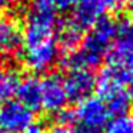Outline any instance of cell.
Wrapping results in <instances>:
<instances>
[{
	"label": "cell",
	"instance_id": "5bb4252c",
	"mask_svg": "<svg viewBox=\"0 0 133 133\" xmlns=\"http://www.w3.org/2000/svg\"><path fill=\"white\" fill-rule=\"evenodd\" d=\"M104 133H133V115L123 113L115 116L110 122H107Z\"/></svg>",
	"mask_w": 133,
	"mask_h": 133
},
{
	"label": "cell",
	"instance_id": "52a82bcc",
	"mask_svg": "<svg viewBox=\"0 0 133 133\" xmlns=\"http://www.w3.org/2000/svg\"><path fill=\"white\" fill-rule=\"evenodd\" d=\"M40 109L53 115L63 112L69 102L63 86V79L57 75H47L40 79Z\"/></svg>",
	"mask_w": 133,
	"mask_h": 133
},
{
	"label": "cell",
	"instance_id": "8992f818",
	"mask_svg": "<svg viewBox=\"0 0 133 133\" xmlns=\"http://www.w3.org/2000/svg\"><path fill=\"white\" fill-rule=\"evenodd\" d=\"M73 113V120H77L80 127L87 129H103L107 124L110 112L104 102L99 97H90L79 102Z\"/></svg>",
	"mask_w": 133,
	"mask_h": 133
},
{
	"label": "cell",
	"instance_id": "7402d4cb",
	"mask_svg": "<svg viewBox=\"0 0 133 133\" xmlns=\"http://www.w3.org/2000/svg\"><path fill=\"white\" fill-rule=\"evenodd\" d=\"M0 133H4V132H2V130H0Z\"/></svg>",
	"mask_w": 133,
	"mask_h": 133
},
{
	"label": "cell",
	"instance_id": "5b68a950",
	"mask_svg": "<svg viewBox=\"0 0 133 133\" xmlns=\"http://www.w3.org/2000/svg\"><path fill=\"white\" fill-rule=\"evenodd\" d=\"M35 123L33 110L17 100H9L0 106V130L4 133H24Z\"/></svg>",
	"mask_w": 133,
	"mask_h": 133
},
{
	"label": "cell",
	"instance_id": "9a60e30c",
	"mask_svg": "<svg viewBox=\"0 0 133 133\" xmlns=\"http://www.w3.org/2000/svg\"><path fill=\"white\" fill-rule=\"evenodd\" d=\"M124 70V82H126V90L129 95L130 103H133V57L123 67Z\"/></svg>",
	"mask_w": 133,
	"mask_h": 133
},
{
	"label": "cell",
	"instance_id": "ac0fdd59",
	"mask_svg": "<svg viewBox=\"0 0 133 133\" xmlns=\"http://www.w3.org/2000/svg\"><path fill=\"white\" fill-rule=\"evenodd\" d=\"M24 133H47V132H46V129H44L43 126H40V124H35V123H33L32 126H30V127H29V129H27Z\"/></svg>",
	"mask_w": 133,
	"mask_h": 133
},
{
	"label": "cell",
	"instance_id": "7c38bea8",
	"mask_svg": "<svg viewBox=\"0 0 133 133\" xmlns=\"http://www.w3.org/2000/svg\"><path fill=\"white\" fill-rule=\"evenodd\" d=\"M57 37H56V43H57L59 52H64L67 53L75 52L79 46H80V42L83 39L82 36V30L79 29L76 24H73L72 22H64L60 26H57Z\"/></svg>",
	"mask_w": 133,
	"mask_h": 133
},
{
	"label": "cell",
	"instance_id": "9c48e42d",
	"mask_svg": "<svg viewBox=\"0 0 133 133\" xmlns=\"http://www.w3.org/2000/svg\"><path fill=\"white\" fill-rule=\"evenodd\" d=\"M96 77L92 70H69L66 77L63 79V86L69 100L82 102L90 97L92 92L95 90Z\"/></svg>",
	"mask_w": 133,
	"mask_h": 133
},
{
	"label": "cell",
	"instance_id": "3957f363",
	"mask_svg": "<svg viewBox=\"0 0 133 133\" xmlns=\"http://www.w3.org/2000/svg\"><path fill=\"white\" fill-rule=\"evenodd\" d=\"M95 89L97 90L99 99L104 102L110 113L116 116L127 113L130 99L126 90L123 67L107 63L96 77Z\"/></svg>",
	"mask_w": 133,
	"mask_h": 133
},
{
	"label": "cell",
	"instance_id": "8fae6325",
	"mask_svg": "<svg viewBox=\"0 0 133 133\" xmlns=\"http://www.w3.org/2000/svg\"><path fill=\"white\" fill-rule=\"evenodd\" d=\"M15 95L17 96V102L29 107L30 110H40V79L32 75L19 79Z\"/></svg>",
	"mask_w": 133,
	"mask_h": 133
},
{
	"label": "cell",
	"instance_id": "e0dca14e",
	"mask_svg": "<svg viewBox=\"0 0 133 133\" xmlns=\"http://www.w3.org/2000/svg\"><path fill=\"white\" fill-rule=\"evenodd\" d=\"M49 133H77L75 127H72L69 123H56L55 126L50 129Z\"/></svg>",
	"mask_w": 133,
	"mask_h": 133
},
{
	"label": "cell",
	"instance_id": "7a4b0ae2",
	"mask_svg": "<svg viewBox=\"0 0 133 133\" xmlns=\"http://www.w3.org/2000/svg\"><path fill=\"white\" fill-rule=\"evenodd\" d=\"M117 23L110 17H104L95 23L83 36L80 46L63 57V66L67 70H92L99 66L115 42Z\"/></svg>",
	"mask_w": 133,
	"mask_h": 133
},
{
	"label": "cell",
	"instance_id": "44dd1931",
	"mask_svg": "<svg viewBox=\"0 0 133 133\" xmlns=\"http://www.w3.org/2000/svg\"><path fill=\"white\" fill-rule=\"evenodd\" d=\"M126 3V7H127V12L130 13V16L133 17V0H124Z\"/></svg>",
	"mask_w": 133,
	"mask_h": 133
},
{
	"label": "cell",
	"instance_id": "4fadbf2b",
	"mask_svg": "<svg viewBox=\"0 0 133 133\" xmlns=\"http://www.w3.org/2000/svg\"><path fill=\"white\" fill-rule=\"evenodd\" d=\"M19 75L12 69H2L0 70V106L15 95L16 86L19 83Z\"/></svg>",
	"mask_w": 133,
	"mask_h": 133
},
{
	"label": "cell",
	"instance_id": "6da1fadb",
	"mask_svg": "<svg viewBox=\"0 0 133 133\" xmlns=\"http://www.w3.org/2000/svg\"><path fill=\"white\" fill-rule=\"evenodd\" d=\"M57 16L43 0H36L22 27V53L29 70L44 73L55 66L59 56L56 43Z\"/></svg>",
	"mask_w": 133,
	"mask_h": 133
},
{
	"label": "cell",
	"instance_id": "2e32d148",
	"mask_svg": "<svg viewBox=\"0 0 133 133\" xmlns=\"http://www.w3.org/2000/svg\"><path fill=\"white\" fill-rule=\"evenodd\" d=\"M49 7H52L56 13L57 12H66L75 6L76 0H43Z\"/></svg>",
	"mask_w": 133,
	"mask_h": 133
},
{
	"label": "cell",
	"instance_id": "d6986e66",
	"mask_svg": "<svg viewBox=\"0 0 133 133\" xmlns=\"http://www.w3.org/2000/svg\"><path fill=\"white\" fill-rule=\"evenodd\" d=\"M77 133H104L103 129H87V127H80Z\"/></svg>",
	"mask_w": 133,
	"mask_h": 133
},
{
	"label": "cell",
	"instance_id": "ffe728a7",
	"mask_svg": "<svg viewBox=\"0 0 133 133\" xmlns=\"http://www.w3.org/2000/svg\"><path fill=\"white\" fill-rule=\"evenodd\" d=\"M13 2H15V0H0V13L3 12L4 9H7V7L12 6Z\"/></svg>",
	"mask_w": 133,
	"mask_h": 133
},
{
	"label": "cell",
	"instance_id": "ba28073f",
	"mask_svg": "<svg viewBox=\"0 0 133 133\" xmlns=\"http://www.w3.org/2000/svg\"><path fill=\"white\" fill-rule=\"evenodd\" d=\"M109 64L124 67L133 57V22L123 20L117 24L115 42L107 52Z\"/></svg>",
	"mask_w": 133,
	"mask_h": 133
},
{
	"label": "cell",
	"instance_id": "277c9868",
	"mask_svg": "<svg viewBox=\"0 0 133 133\" xmlns=\"http://www.w3.org/2000/svg\"><path fill=\"white\" fill-rule=\"evenodd\" d=\"M124 0H76L73 6V24L83 30H89L95 23L122 9Z\"/></svg>",
	"mask_w": 133,
	"mask_h": 133
},
{
	"label": "cell",
	"instance_id": "30bf717a",
	"mask_svg": "<svg viewBox=\"0 0 133 133\" xmlns=\"http://www.w3.org/2000/svg\"><path fill=\"white\" fill-rule=\"evenodd\" d=\"M22 24L13 16H0V56L15 57L22 50Z\"/></svg>",
	"mask_w": 133,
	"mask_h": 133
}]
</instances>
